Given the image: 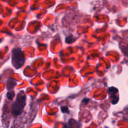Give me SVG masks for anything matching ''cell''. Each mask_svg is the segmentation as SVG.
Listing matches in <instances>:
<instances>
[{
    "mask_svg": "<svg viewBox=\"0 0 128 128\" xmlns=\"http://www.w3.org/2000/svg\"><path fill=\"white\" fill-rule=\"evenodd\" d=\"M12 62L16 69H19L24 62V56L20 49H14L12 51Z\"/></svg>",
    "mask_w": 128,
    "mask_h": 128,
    "instance_id": "cell-1",
    "label": "cell"
},
{
    "mask_svg": "<svg viewBox=\"0 0 128 128\" xmlns=\"http://www.w3.org/2000/svg\"><path fill=\"white\" fill-rule=\"evenodd\" d=\"M25 101H26V96L25 94H19L18 98L16 99L13 106H12V113L14 115L20 114L21 111H22L23 107L25 106Z\"/></svg>",
    "mask_w": 128,
    "mask_h": 128,
    "instance_id": "cell-2",
    "label": "cell"
},
{
    "mask_svg": "<svg viewBox=\"0 0 128 128\" xmlns=\"http://www.w3.org/2000/svg\"><path fill=\"white\" fill-rule=\"evenodd\" d=\"M118 92V90L116 88L111 87L109 89V92H110L109 94L110 95V98L112 100L111 101H112V104H116V102H115L114 100L115 99H116V100H118L119 101L118 96L117 95Z\"/></svg>",
    "mask_w": 128,
    "mask_h": 128,
    "instance_id": "cell-3",
    "label": "cell"
}]
</instances>
